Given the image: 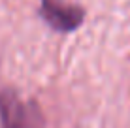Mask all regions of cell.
<instances>
[{
	"mask_svg": "<svg viewBox=\"0 0 130 128\" xmlns=\"http://www.w3.org/2000/svg\"><path fill=\"white\" fill-rule=\"evenodd\" d=\"M0 128H45V117L36 100H21L11 87L0 89Z\"/></svg>",
	"mask_w": 130,
	"mask_h": 128,
	"instance_id": "cell-1",
	"label": "cell"
},
{
	"mask_svg": "<svg viewBox=\"0 0 130 128\" xmlns=\"http://www.w3.org/2000/svg\"><path fill=\"white\" fill-rule=\"evenodd\" d=\"M40 17L51 30L60 34H70L83 25L85 10L68 0H42Z\"/></svg>",
	"mask_w": 130,
	"mask_h": 128,
	"instance_id": "cell-2",
	"label": "cell"
}]
</instances>
